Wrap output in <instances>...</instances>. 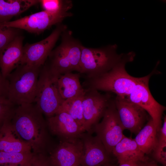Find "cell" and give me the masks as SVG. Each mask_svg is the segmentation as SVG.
Returning <instances> with one entry per match:
<instances>
[{
    "label": "cell",
    "instance_id": "7c38bea8",
    "mask_svg": "<svg viewBox=\"0 0 166 166\" xmlns=\"http://www.w3.org/2000/svg\"><path fill=\"white\" fill-rule=\"evenodd\" d=\"M115 105L120 121L124 129L137 134L148 120L147 112L127 97L116 96Z\"/></svg>",
    "mask_w": 166,
    "mask_h": 166
},
{
    "label": "cell",
    "instance_id": "6da1fadb",
    "mask_svg": "<svg viewBox=\"0 0 166 166\" xmlns=\"http://www.w3.org/2000/svg\"><path fill=\"white\" fill-rule=\"evenodd\" d=\"M11 123L18 135L29 145L33 152L46 154L50 143L49 131L46 120L35 104L17 106Z\"/></svg>",
    "mask_w": 166,
    "mask_h": 166
},
{
    "label": "cell",
    "instance_id": "e0dca14e",
    "mask_svg": "<svg viewBox=\"0 0 166 166\" xmlns=\"http://www.w3.org/2000/svg\"><path fill=\"white\" fill-rule=\"evenodd\" d=\"M31 148L23 141L12 127L11 121L5 123L0 129V152H30Z\"/></svg>",
    "mask_w": 166,
    "mask_h": 166
},
{
    "label": "cell",
    "instance_id": "83f0119b",
    "mask_svg": "<svg viewBox=\"0 0 166 166\" xmlns=\"http://www.w3.org/2000/svg\"><path fill=\"white\" fill-rule=\"evenodd\" d=\"M33 153L30 166H53L46 154Z\"/></svg>",
    "mask_w": 166,
    "mask_h": 166
},
{
    "label": "cell",
    "instance_id": "ac0fdd59",
    "mask_svg": "<svg viewBox=\"0 0 166 166\" xmlns=\"http://www.w3.org/2000/svg\"><path fill=\"white\" fill-rule=\"evenodd\" d=\"M112 153L116 157L119 164L129 161H146L149 160L134 139L125 136L114 147Z\"/></svg>",
    "mask_w": 166,
    "mask_h": 166
},
{
    "label": "cell",
    "instance_id": "2e32d148",
    "mask_svg": "<svg viewBox=\"0 0 166 166\" xmlns=\"http://www.w3.org/2000/svg\"><path fill=\"white\" fill-rule=\"evenodd\" d=\"M24 38L19 35L0 51V69L3 77L10 74L21 64Z\"/></svg>",
    "mask_w": 166,
    "mask_h": 166
},
{
    "label": "cell",
    "instance_id": "ffe728a7",
    "mask_svg": "<svg viewBox=\"0 0 166 166\" xmlns=\"http://www.w3.org/2000/svg\"><path fill=\"white\" fill-rule=\"evenodd\" d=\"M38 3V0H0V23L10 21L14 16Z\"/></svg>",
    "mask_w": 166,
    "mask_h": 166
},
{
    "label": "cell",
    "instance_id": "ba28073f",
    "mask_svg": "<svg viewBox=\"0 0 166 166\" xmlns=\"http://www.w3.org/2000/svg\"><path fill=\"white\" fill-rule=\"evenodd\" d=\"M72 15V13L67 11L52 13L43 10L14 21L0 23L38 34L53 26L61 23L65 18Z\"/></svg>",
    "mask_w": 166,
    "mask_h": 166
},
{
    "label": "cell",
    "instance_id": "4fadbf2b",
    "mask_svg": "<svg viewBox=\"0 0 166 166\" xmlns=\"http://www.w3.org/2000/svg\"><path fill=\"white\" fill-rule=\"evenodd\" d=\"M49 132L57 136L60 141L72 142L80 139L85 132L66 113L57 111L53 116L46 120Z\"/></svg>",
    "mask_w": 166,
    "mask_h": 166
},
{
    "label": "cell",
    "instance_id": "5bb4252c",
    "mask_svg": "<svg viewBox=\"0 0 166 166\" xmlns=\"http://www.w3.org/2000/svg\"><path fill=\"white\" fill-rule=\"evenodd\" d=\"M85 132L81 139L83 144L84 152L81 166H102L110 163V154L100 140L96 136Z\"/></svg>",
    "mask_w": 166,
    "mask_h": 166
},
{
    "label": "cell",
    "instance_id": "4dcf8cb0",
    "mask_svg": "<svg viewBox=\"0 0 166 166\" xmlns=\"http://www.w3.org/2000/svg\"><path fill=\"white\" fill-rule=\"evenodd\" d=\"M146 166H160L154 161H150L149 160L147 161Z\"/></svg>",
    "mask_w": 166,
    "mask_h": 166
},
{
    "label": "cell",
    "instance_id": "cb8c5ba5",
    "mask_svg": "<svg viewBox=\"0 0 166 166\" xmlns=\"http://www.w3.org/2000/svg\"><path fill=\"white\" fill-rule=\"evenodd\" d=\"M39 3L43 10L52 13L68 11L73 6L72 1L69 0H40Z\"/></svg>",
    "mask_w": 166,
    "mask_h": 166
},
{
    "label": "cell",
    "instance_id": "9c48e42d",
    "mask_svg": "<svg viewBox=\"0 0 166 166\" xmlns=\"http://www.w3.org/2000/svg\"><path fill=\"white\" fill-rule=\"evenodd\" d=\"M82 102L83 128L92 134L93 127L99 123L113 99L110 93L102 94L96 90L85 89Z\"/></svg>",
    "mask_w": 166,
    "mask_h": 166
},
{
    "label": "cell",
    "instance_id": "277c9868",
    "mask_svg": "<svg viewBox=\"0 0 166 166\" xmlns=\"http://www.w3.org/2000/svg\"><path fill=\"white\" fill-rule=\"evenodd\" d=\"M41 67L20 65L8 76L7 99L14 105L34 102Z\"/></svg>",
    "mask_w": 166,
    "mask_h": 166
},
{
    "label": "cell",
    "instance_id": "8992f818",
    "mask_svg": "<svg viewBox=\"0 0 166 166\" xmlns=\"http://www.w3.org/2000/svg\"><path fill=\"white\" fill-rule=\"evenodd\" d=\"M58 78L44 64L41 67L34 102L47 118L54 116L65 100L58 91Z\"/></svg>",
    "mask_w": 166,
    "mask_h": 166
},
{
    "label": "cell",
    "instance_id": "5b68a950",
    "mask_svg": "<svg viewBox=\"0 0 166 166\" xmlns=\"http://www.w3.org/2000/svg\"><path fill=\"white\" fill-rule=\"evenodd\" d=\"M116 44L100 48L86 47L82 45L80 73L85 78H92L105 73L124 59L127 53L118 54Z\"/></svg>",
    "mask_w": 166,
    "mask_h": 166
},
{
    "label": "cell",
    "instance_id": "d6986e66",
    "mask_svg": "<svg viewBox=\"0 0 166 166\" xmlns=\"http://www.w3.org/2000/svg\"><path fill=\"white\" fill-rule=\"evenodd\" d=\"M80 74L70 73L61 75L58 80L59 93L64 100L83 96L85 90L80 81Z\"/></svg>",
    "mask_w": 166,
    "mask_h": 166
},
{
    "label": "cell",
    "instance_id": "44dd1931",
    "mask_svg": "<svg viewBox=\"0 0 166 166\" xmlns=\"http://www.w3.org/2000/svg\"><path fill=\"white\" fill-rule=\"evenodd\" d=\"M157 132L151 117L146 124L137 134L134 140L140 150L145 154L152 152L156 147L158 139Z\"/></svg>",
    "mask_w": 166,
    "mask_h": 166
},
{
    "label": "cell",
    "instance_id": "d4e9b609",
    "mask_svg": "<svg viewBox=\"0 0 166 166\" xmlns=\"http://www.w3.org/2000/svg\"><path fill=\"white\" fill-rule=\"evenodd\" d=\"M19 29L0 23V51L20 34Z\"/></svg>",
    "mask_w": 166,
    "mask_h": 166
},
{
    "label": "cell",
    "instance_id": "1f68e13d",
    "mask_svg": "<svg viewBox=\"0 0 166 166\" xmlns=\"http://www.w3.org/2000/svg\"><path fill=\"white\" fill-rule=\"evenodd\" d=\"M102 166H117L115 165L112 164L110 163H107Z\"/></svg>",
    "mask_w": 166,
    "mask_h": 166
},
{
    "label": "cell",
    "instance_id": "f546056e",
    "mask_svg": "<svg viewBox=\"0 0 166 166\" xmlns=\"http://www.w3.org/2000/svg\"><path fill=\"white\" fill-rule=\"evenodd\" d=\"M148 160L129 161L119 163V166H146Z\"/></svg>",
    "mask_w": 166,
    "mask_h": 166
},
{
    "label": "cell",
    "instance_id": "9a60e30c",
    "mask_svg": "<svg viewBox=\"0 0 166 166\" xmlns=\"http://www.w3.org/2000/svg\"><path fill=\"white\" fill-rule=\"evenodd\" d=\"M83 152L80 138L72 142L60 141L49 157L53 166H78Z\"/></svg>",
    "mask_w": 166,
    "mask_h": 166
},
{
    "label": "cell",
    "instance_id": "f1b7e54d",
    "mask_svg": "<svg viewBox=\"0 0 166 166\" xmlns=\"http://www.w3.org/2000/svg\"><path fill=\"white\" fill-rule=\"evenodd\" d=\"M8 82L3 76L0 69V98L7 99Z\"/></svg>",
    "mask_w": 166,
    "mask_h": 166
},
{
    "label": "cell",
    "instance_id": "603a6c76",
    "mask_svg": "<svg viewBox=\"0 0 166 166\" xmlns=\"http://www.w3.org/2000/svg\"><path fill=\"white\" fill-rule=\"evenodd\" d=\"M33 155L32 152H0V166H30Z\"/></svg>",
    "mask_w": 166,
    "mask_h": 166
},
{
    "label": "cell",
    "instance_id": "7402d4cb",
    "mask_svg": "<svg viewBox=\"0 0 166 166\" xmlns=\"http://www.w3.org/2000/svg\"><path fill=\"white\" fill-rule=\"evenodd\" d=\"M83 96L65 100L57 111H63L68 114L83 128L84 119L82 102Z\"/></svg>",
    "mask_w": 166,
    "mask_h": 166
},
{
    "label": "cell",
    "instance_id": "52a82bcc",
    "mask_svg": "<svg viewBox=\"0 0 166 166\" xmlns=\"http://www.w3.org/2000/svg\"><path fill=\"white\" fill-rule=\"evenodd\" d=\"M102 121L93 127L95 132L107 152L111 154L115 146L124 136V129L120 121L113 99L107 108Z\"/></svg>",
    "mask_w": 166,
    "mask_h": 166
},
{
    "label": "cell",
    "instance_id": "7a4b0ae2",
    "mask_svg": "<svg viewBox=\"0 0 166 166\" xmlns=\"http://www.w3.org/2000/svg\"><path fill=\"white\" fill-rule=\"evenodd\" d=\"M135 54L131 52L108 72L92 78H85L82 85L85 89L113 93L116 96L127 97L142 77L132 76L127 72L126 64L132 61Z\"/></svg>",
    "mask_w": 166,
    "mask_h": 166
},
{
    "label": "cell",
    "instance_id": "d6a6232c",
    "mask_svg": "<svg viewBox=\"0 0 166 166\" xmlns=\"http://www.w3.org/2000/svg\"><path fill=\"white\" fill-rule=\"evenodd\" d=\"M78 166H81L80 165Z\"/></svg>",
    "mask_w": 166,
    "mask_h": 166
},
{
    "label": "cell",
    "instance_id": "4316f807",
    "mask_svg": "<svg viewBox=\"0 0 166 166\" xmlns=\"http://www.w3.org/2000/svg\"><path fill=\"white\" fill-rule=\"evenodd\" d=\"M152 152L153 157L154 160L164 166H166V144L157 143Z\"/></svg>",
    "mask_w": 166,
    "mask_h": 166
},
{
    "label": "cell",
    "instance_id": "8fae6325",
    "mask_svg": "<svg viewBox=\"0 0 166 166\" xmlns=\"http://www.w3.org/2000/svg\"><path fill=\"white\" fill-rule=\"evenodd\" d=\"M56 27L48 37L39 42L27 43L23 47V54L20 65L41 67L45 63L62 33L67 26L61 23Z\"/></svg>",
    "mask_w": 166,
    "mask_h": 166
},
{
    "label": "cell",
    "instance_id": "3957f363",
    "mask_svg": "<svg viewBox=\"0 0 166 166\" xmlns=\"http://www.w3.org/2000/svg\"><path fill=\"white\" fill-rule=\"evenodd\" d=\"M60 45L53 49L44 64L58 78L64 74L80 72V62L82 45L73 38L67 29L61 34Z\"/></svg>",
    "mask_w": 166,
    "mask_h": 166
},
{
    "label": "cell",
    "instance_id": "30bf717a",
    "mask_svg": "<svg viewBox=\"0 0 166 166\" xmlns=\"http://www.w3.org/2000/svg\"><path fill=\"white\" fill-rule=\"evenodd\" d=\"M155 69L150 74L142 77L127 97L131 102L138 105L148 113L152 119L157 131L162 125V117L166 107L156 101L152 96L148 87L151 77L155 73Z\"/></svg>",
    "mask_w": 166,
    "mask_h": 166
},
{
    "label": "cell",
    "instance_id": "484cf974",
    "mask_svg": "<svg viewBox=\"0 0 166 166\" xmlns=\"http://www.w3.org/2000/svg\"><path fill=\"white\" fill-rule=\"evenodd\" d=\"M14 106L7 99L0 98V129L5 123L11 121Z\"/></svg>",
    "mask_w": 166,
    "mask_h": 166
}]
</instances>
